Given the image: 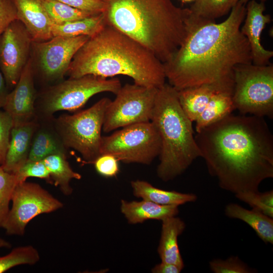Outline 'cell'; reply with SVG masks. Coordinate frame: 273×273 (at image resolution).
<instances>
[{"label":"cell","mask_w":273,"mask_h":273,"mask_svg":"<svg viewBox=\"0 0 273 273\" xmlns=\"http://www.w3.org/2000/svg\"><path fill=\"white\" fill-rule=\"evenodd\" d=\"M224 212L228 217L240 219L248 224L264 243L273 244V218L258 210H249L236 203L228 204Z\"/></svg>","instance_id":"cell-24"},{"label":"cell","mask_w":273,"mask_h":273,"mask_svg":"<svg viewBox=\"0 0 273 273\" xmlns=\"http://www.w3.org/2000/svg\"><path fill=\"white\" fill-rule=\"evenodd\" d=\"M240 1L223 22L191 20L177 50L163 63L166 79L176 90L233 77L234 68L252 63L251 50L240 26L246 15Z\"/></svg>","instance_id":"cell-2"},{"label":"cell","mask_w":273,"mask_h":273,"mask_svg":"<svg viewBox=\"0 0 273 273\" xmlns=\"http://www.w3.org/2000/svg\"><path fill=\"white\" fill-rule=\"evenodd\" d=\"M250 0H239V1H240L241 2L244 3V4H247V3ZM260 2H262V3H264L265 1H267V0H259Z\"/></svg>","instance_id":"cell-41"},{"label":"cell","mask_w":273,"mask_h":273,"mask_svg":"<svg viewBox=\"0 0 273 273\" xmlns=\"http://www.w3.org/2000/svg\"><path fill=\"white\" fill-rule=\"evenodd\" d=\"M157 88L136 84L122 86L110 101L102 129L106 133L131 124L151 121Z\"/></svg>","instance_id":"cell-11"},{"label":"cell","mask_w":273,"mask_h":273,"mask_svg":"<svg viewBox=\"0 0 273 273\" xmlns=\"http://www.w3.org/2000/svg\"><path fill=\"white\" fill-rule=\"evenodd\" d=\"M209 267L214 273H250L254 272L238 256H233L222 260L214 259L209 262Z\"/></svg>","instance_id":"cell-33"},{"label":"cell","mask_w":273,"mask_h":273,"mask_svg":"<svg viewBox=\"0 0 273 273\" xmlns=\"http://www.w3.org/2000/svg\"><path fill=\"white\" fill-rule=\"evenodd\" d=\"M184 3H189L191 2H195L196 0H181Z\"/></svg>","instance_id":"cell-42"},{"label":"cell","mask_w":273,"mask_h":273,"mask_svg":"<svg viewBox=\"0 0 273 273\" xmlns=\"http://www.w3.org/2000/svg\"><path fill=\"white\" fill-rule=\"evenodd\" d=\"M18 183L26 181L28 177H37L45 179L53 184L49 169L42 160L27 161L15 173Z\"/></svg>","instance_id":"cell-32"},{"label":"cell","mask_w":273,"mask_h":273,"mask_svg":"<svg viewBox=\"0 0 273 273\" xmlns=\"http://www.w3.org/2000/svg\"><path fill=\"white\" fill-rule=\"evenodd\" d=\"M12 1L17 20L23 24L33 41H45L53 37L52 23L41 0Z\"/></svg>","instance_id":"cell-16"},{"label":"cell","mask_w":273,"mask_h":273,"mask_svg":"<svg viewBox=\"0 0 273 273\" xmlns=\"http://www.w3.org/2000/svg\"><path fill=\"white\" fill-rule=\"evenodd\" d=\"M130 185L135 197L160 205L179 206L187 203L194 202L197 199V196L194 194L162 190L145 180H132Z\"/></svg>","instance_id":"cell-23"},{"label":"cell","mask_w":273,"mask_h":273,"mask_svg":"<svg viewBox=\"0 0 273 273\" xmlns=\"http://www.w3.org/2000/svg\"><path fill=\"white\" fill-rule=\"evenodd\" d=\"M41 1L53 24H62L96 14L73 7L57 0Z\"/></svg>","instance_id":"cell-28"},{"label":"cell","mask_w":273,"mask_h":273,"mask_svg":"<svg viewBox=\"0 0 273 273\" xmlns=\"http://www.w3.org/2000/svg\"><path fill=\"white\" fill-rule=\"evenodd\" d=\"M89 38L55 36L45 41H32L30 59L34 76L49 85L62 81L74 55Z\"/></svg>","instance_id":"cell-10"},{"label":"cell","mask_w":273,"mask_h":273,"mask_svg":"<svg viewBox=\"0 0 273 273\" xmlns=\"http://www.w3.org/2000/svg\"><path fill=\"white\" fill-rule=\"evenodd\" d=\"M37 120L27 161L42 160L55 154L67 155V149L55 128L54 118Z\"/></svg>","instance_id":"cell-18"},{"label":"cell","mask_w":273,"mask_h":273,"mask_svg":"<svg viewBox=\"0 0 273 273\" xmlns=\"http://www.w3.org/2000/svg\"><path fill=\"white\" fill-rule=\"evenodd\" d=\"M246 5V15L244 24L240 28L241 33L246 37L250 46L252 64L256 65H267L273 56V52L265 49L261 44V34L266 24L271 19L269 15H264V3L255 0L249 1Z\"/></svg>","instance_id":"cell-15"},{"label":"cell","mask_w":273,"mask_h":273,"mask_svg":"<svg viewBox=\"0 0 273 273\" xmlns=\"http://www.w3.org/2000/svg\"><path fill=\"white\" fill-rule=\"evenodd\" d=\"M239 0H196L190 9L194 20L215 21L228 13Z\"/></svg>","instance_id":"cell-27"},{"label":"cell","mask_w":273,"mask_h":273,"mask_svg":"<svg viewBox=\"0 0 273 273\" xmlns=\"http://www.w3.org/2000/svg\"><path fill=\"white\" fill-rule=\"evenodd\" d=\"M15 174L0 166V228H2L10 210L14 190L18 184Z\"/></svg>","instance_id":"cell-30"},{"label":"cell","mask_w":273,"mask_h":273,"mask_svg":"<svg viewBox=\"0 0 273 273\" xmlns=\"http://www.w3.org/2000/svg\"><path fill=\"white\" fill-rule=\"evenodd\" d=\"M39 259L38 251L33 246L16 247L9 254L0 257V273L19 265L35 264Z\"/></svg>","instance_id":"cell-29"},{"label":"cell","mask_w":273,"mask_h":273,"mask_svg":"<svg viewBox=\"0 0 273 273\" xmlns=\"http://www.w3.org/2000/svg\"><path fill=\"white\" fill-rule=\"evenodd\" d=\"M103 1L106 24L143 45L163 63L186 36L191 11L171 0Z\"/></svg>","instance_id":"cell-4"},{"label":"cell","mask_w":273,"mask_h":273,"mask_svg":"<svg viewBox=\"0 0 273 273\" xmlns=\"http://www.w3.org/2000/svg\"><path fill=\"white\" fill-rule=\"evenodd\" d=\"M32 41L23 24L17 19L0 36V69L9 90L17 83L30 58Z\"/></svg>","instance_id":"cell-13"},{"label":"cell","mask_w":273,"mask_h":273,"mask_svg":"<svg viewBox=\"0 0 273 273\" xmlns=\"http://www.w3.org/2000/svg\"><path fill=\"white\" fill-rule=\"evenodd\" d=\"M120 208L128 223L132 224L142 223L150 219L162 221L176 216L179 213L178 206L160 205L145 200L140 201L121 200Z\"/></svg>","instance_id":"cell-20"},{"label":"cell","mask_w":273,"mask_h":273,"mask_svg":"<svg viewBox=\"0 0 273 273\" xmlns=\"http://www.w3.org/2000/svg\"><path fill=\"white\" fill-rule=\"evenodd\" d=\"M121 86L117 78L108 79L93 75L69 77L48 86L37 95L36 118H53V114L59 111H76L94 95L104 92L116 95Z\"/></svg>","instance_id":"cell-6"},{"label":"cell","mask_w":273,"mask_h":273,"mask_svg":"<svg viewBox=\"0 0 273 273\" xmlns=\"http://www.w3.org/2000/svg\"><path fill=\"white\" fill-rule=\"evenodd\" d=\"M67 75L71 78L125 75L132 79L134 84L157 88L166 80L163 63L152 53L107 24L78 50Z\"/></svg>","instance_id":"cell-3"},{"label":"cell","mask_w":273,"mask_h":273,"mask_svg":"<svg viewBox=\"0 0 273 273\" xmlns=\"http://www.w3.org/2000/svg\"><path fill=\"white\" fill-rule=\"evenodd\" d=\"M106 25L103 13L62 24H53V37H76L88 36L89 37L99 32Z\"/></svg>","instance_id":"cell-25"},{"label":"cell","mask_w":273,"mask_h":273,"mask_svg":"<svg viewBox=\"0 0 273 273\" xmlns=\"http://www.w3.org/2000/svg\"><path fill=\"white\" fill-rule=\"evenodd\" d=\"M0 69V109L3 108L10 92Z\"/></svg>","instance_id":"cell-39"},{"label":"cell","mask_w":273,"mask_h":273,"mask_svg":"<svg viewBox=\"0 0 273 273\" xmlns=\"http://www.w3.org/2000/svg\"><path fill=\"white\" fill-rule=\"evenodd\" d=\"M42 160L50 171L53 184L59 187L64 195H71L73 189L70 182L73 179H80L81 175L71 167L67 160V155L53 154L46 157Z\"/></svg>","instance_id":"cell-26"},{"label":"cell","mask_w":273,"mask_h":273,"mask_svg":"<svg viewBox=\"0 0 273 273\" xmlns=\"http://www.w3.org/2000/svg\"><path fill=\"white\" fill-rule=\"evenodd\" d=\"M73 7L94 14L102 13L105 4L103 0H57Z\"/></svg>","instance_id":"cell-37"},{"label":"cell","mask_w":273,"mask_h":273,"mask_svg":"<svg viewBox=\"0 0 273 273\" xmlns=\"http://www.w3.org/2000/svg\"><path fill=\"white\" fill-rule=\"evenodd\" d=\"M240 200L248 204L252 209L273 218V191L263 193L246 192L235 194Z\"/></svg>","instance_id":"cell-31"},{"label":"cell","mask_w":273,"mask_h":273,"mask_svg":"<svg viewBox=\"0 0 273 273\" xmlns=\"http://www.w3.org/2000/svg\"><path fill=\"white\" fill-rule=\"evenodd\" d=\"M38 125L34 120L19 125L13 126L5 161L4 169L14 173L28 160L33 134Z\"/></svg>","instance_id":"cell-17"},{"label":"cell","mask_w":273,"mask_h":273,"mask_svg":"<svg viewBox=\"0 0 273 273\" xmlns=\"http://www.w3.org/2000/svg\"><path fill=\"white\" fill-rule=\"evenodd\" d=\"M233 101L241 114L273 117V65L240 64L233 70Z\"/></svg>","instance_id":"cell-8"},{"label":"cell","mask_w":273,"mask_h":273,"mask_svg":"<svg viewBox=\"0 0 273 273\" xmlns=\"http://www.w3.org/2000/svg\"><path fill=\"white\" fill-rule=\"evenodd\" d=\"M183 268L174 264L161 261L152 268L151 272L152 273H179Z\"/></svg>","instance_id":"cell-38"},{"label":"cell","mask_w":273,"mask_h":273,"mask_svg":"<svg viewBox=\"0 0 273 273\" xmlns=\"http://www.w3.org/2000/svg\"><path fill=\"white\" fill-rule=\"evenodd\" d=\"M234 81L218 89L196 120V132L232 114L235 110L233 101Z\"/></svg>","instance_id":"cell-22"},{"label":"cell","mask_w":273,"mask_h":273,"mask_svg":"<svg viewBox=\"0 0 273 273\" xmlns=\"http://www.w3.org/2000/svg\"><path fill=\"white\" fill-rule=\"evenodd\" d=\"M11 247V243L0 237V249L2 248H9Z\"/></svg>","instance_id":"cell-40"},{"label":"cell","mask_w":273,"mask_h":273,"mask_svg":"<svg viewBox=\"0 0 273 273\" xmlns=\"http://www.w3.org/2000/svg\"><path fill=\"white\" fill-rule=\"evenodd\" d=\"M111 100L103 98L88 109L54 118L55 128L67 149L79 152L87 163L101 155L105 113Z\"/></svg>","instance_id":"cell-7"},{"label":"cell","mask_w":273,"mask_h":273,"mask_svg":"<svg viewBox=\"0 0 273 273\" xmlns=\"http://www.w3.org/2000/svg\"><path fill=\"white\" fill-rule=\"evenodd\" d=\"M13 121L10 115L0 109V166L5 161Z\"/></svg>","instance_id":"cell-34"},{"label":"cell","mask_w":273,"mask_h":273,"mask_svg":"<svg viewBox=\"0 0 273 273\" xmlns=\"http://www.w3.org/2000/svg\"><path fill=\"white\" fill-rule=\"evenodd\" d=\"M119 161L113 155L101 154L93 163L96 170L101 175L105 177H113L119 172Z\"/></svg>","instance_id":"cell-35"},{"label":"cell","mask_w":273,"mask_h":273,"mask_svg":"<svg viewBox=\"0 0 273 273\" xmlns=\"http://www.w3.org/2000/svg\"><path fill=\"white\" fill-rule=\"evenodd\" d=\"M162 227L157 252L162 262L174 264L184 268L179 251L178 238L186 228L185 222L176 216L162 221Z\"/></svg>","instance_id":"cell-21"},{"label":"cell","mask_w":273,"mask_h":273,"mask_svg":"<svg viewBox=\"0 0 273 273\" xmlns=\"http://www.w3.org/2000/svg\"><path fill=\"white\" fill-rule=\"evenodd\" d=\"M17 19L15 6L12 0H0V36L14 20Z\"/></svg>","instance_id":"cell-36"},{"label":"cell","mask_w":273,"mask_h":273,"mask_svg":"<svg viewBox=\"0 0 273 273\" xmlns=\"http://www.w3.org/2000/svg\"><path fill=\"white\" fill-rule=\"evenodd\" d=\"M150 121L161 140L157 174L168 181L181 174L201 157L192 121L180 106L177 90L169 84L165 83L158 88Z\"/></svg>","instance_id":"cell-5"},{"label":"cell","mask_w":273,"mask_h":273,"mask_svg":"<svg viewBox=\"0 0 273 273\" xmlns=\"http://www.w3.org/2000/svg\"><path fill=\"white\" fill-rule=\"evenodd\" d=\"M12 206L4 223L8 235L23 236L27 225L37 215L55 211L63 204L39 185L26 181L17 184Z\"/></svg>","instance_id":"cell-12"},{"label":"cell","mask_w":273,"mask_h":273,"mask_svg":"<svg viewBox=\"0 0 273 273\" xmlns=\"http://www.w3.org/2000/svg\"><path fill=\"white\" fill-rule=\"evenodd\" d=\"M195 139L209 173L225 191L258 192L273 177V135L264 117L231 114Z\"/></svg>","instance_id":"cell-1"},{"label":"cell","mask_w":273,"mask_h":273,"mask_svg":"<svg viewBox=\"0 0 273 273\" xmlns=\"http://www.w3.org/2000/svg\"><path fill=\"white\" fill-rule=\"evenodd\" d=\"M234 81L233 77L222 81L187 87L177 91L180 106L191 121H196L215 92Z\"/></svg>","instance_id":"cell-19"},{"label":"cell","mask_w":273,"mask_h":273,"mask_svg":"<svg viewBox=\"0 0 273 273\" xmlns=\"http://www.w3.org/2000/svg\"><path fill=\"white\" fill-rule=\"evenodd\" d=\"M37 93L30 58L15 87L9 92L3 109L11 116L13 126L36 119L35 104Z\"/></svg>","instance_id":"cell-14"},{"label":"cell","mask_w":273,"mask_h":273,"mask_svg":"<svg viewBox=\"0 0 273 273\" xmlns=\"http://www.w3.org/2000/svg\"><path fill=\"white\" fill-rule=\"evenodd\" d=\"M102 136L101 154H110L125 163L150 164L161 150L159 134L151 122L128 125Z\"/></svg>","instance_id":"cell-9"}]
</instances>
